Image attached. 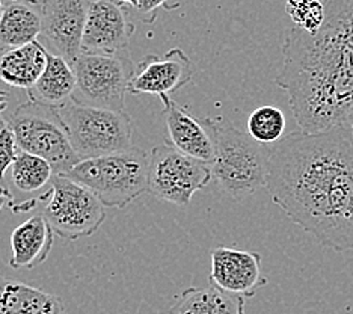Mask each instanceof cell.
<instances>
[{
    "instance_id": "6da1fadb",
    "label": "cell",
    "mask_w": 353,
    "mask_h": 314,
    "mask_svg": "<svg viewBox=\"0 0 353 314\" xmlns=\"http://www.w3.org/2000/svg\"><path fill=\"white\" fill-rule=\"evenodd\" d=\"M266 189L288 219L335 253L353 249L350 126L293 132L270 147Z\"/></svg>"
},
{
    "instance_id": "7a4b0ae2",
    "label": "cell",
    "mask_w": 353,
    "mask_h": 314,
    "mask_svg": "<svg viewBox=\"0 0 353 314\" xmlns=\"http://www.w3.org/2000/svg\"><path fill=\"white\" fill-rule=\"evenodd\" d=\"M325 21L316 34L285 32L275 84L288 97L305 133L349 126L353 115V0H323Z\"/></svg>"
},
{
    "instance_id": "3957f363",
    "label": "cell",
    "mask_w": 353,
    "mask_h": 314,
    "mask_svg": "<svg viewBox=\"0 0 353 314\" xmlns=\"http://www.w3.org/2000/svg\"><path fill=\"white\" fill-rule=\"evenodd\" d=\"M214 139L212 174L219 188L234 199L266 188L270 147L252 139L223 118H205Z\"/></svg>"
},
{
    "instance_id": "277c9868",
    "label": "cell",
    "mask_w": 353,
    "mask_h": 314,
    "mask_svg": "<svg viewBox=\"0 0 353 314\" xmlns=\"http://www.w3.org/2000/svg\"><path fill=\"white\" fill-rule=\"evenodd\" d=\"M150 155L138 147L80 160L68 179L91 190L104 207L125 208L148 192Z\"/></svg>"
},
{
    "instance_id": "5b68a950",
    "label": "cell",
    "mask_w": 353,
    "mask_h": 314,
    "mask_svg": "<svg viewBox=\"0 0 353 314\" xmlns=\"http://www.w3.org/2000/svg\"><path fill=\"white\" fill-rule=\"evenodd\" d=\"M6 121L20 151L47 160L54 175H67L80 162L56 108L29 100L15 108Z\"/></svg>"
},
{
    "instance_id": "8992f818",
    "label": "cell",
    "mask_w": 353,
    "mask_h": 314,
    "mask_svg": "<svg viewBox=\"0 0 353 314\" xmlns=\"http://www.w3.org/2000/svg\"><path fill=\"white\" fill-rule=\"evenodd\" d=\"M80 160L132 148L133 124L125 112L101 109L70 100L56 108Z\"/></svg>"
},
{
    "instance_id": "52a82bcc",
    "label": "cell",
    "mask_w": 353,
    "mask_h": 314,
    "mask_svg": "<svg viewBox=\"0 0 353 314\" xmlns=\"http://www.w3.org/2000/svg\"><path fill=\"white\" fill-rule=\"evenodd\" d=\"M76 91L73 99L85 106L124 112L128 84L134 66L125 52L114 55L82 52L73 62Z\"/></svg>"
},
{
    "instance_id": "ba28073f",
    "label": "cell",
    "mask_w": 353,
    "mask_h": 314,
    "mask_svg": "<svg viewBox=\"0 0 353 314\" xmlns=\"http://www.w3.org/2000/svg\"><path fill=\"white\" fill-rule=\"evenodd\" d=\"M49 198L44 217L54 235L65 240L92 236L106 219V207L82 184L67 175H54L50 190L41 197Z\"/></svg>"
},
{
    "instance_id": "9c48e42d",
    "label": "cell",
    "mask_w": 353,
    "mask_h": 314,
    "mask_svg": "<svg viewBox=\"0 0 353 314\" xmlns=\"http://www.w3.org/2000/svg\"><path fill=\"white\" fill-rule=\"evenodd\" d=\"M212 166L174 148L157 145L150 153L148 192L166 203L184 207L212 181Z\"/></svg>"
},
{
    "instance_id": "30bf717a",
    "label": "cell",
    "mask_w": 353,
    "mask_h": 314,
    "mask_svg": "<svg viewBox=\"0 0 353 314\" xmlns=\"http://www.w3.org/2000/svg\"><path fill=\"white\" fill-rule=\"evenodd\" d=\"M194 76V66L181 48L174 47L165 56L147 55L138 66L128 84V94L157 95L166 101L170 95L186 86Z\"/></svg>"
},
{
    "instance_id": "8fae6325",
    "label": "cell",
    "mask_w": 353,
    "mask_h": 314,
    "mask_svg": "<svg viewBox=\"0 0 353 314\" xmlns=\"http://www.w3.org/2000/svg\"><path fill=\"white\" fill-rule=\"evenodd\" d=\"M43 32L41 35L71 66L82 53V38L88 11L92 0H41Z\"/></svg>"
},
{
    "instance_id": "7c38bea8",
    "label": "cell",
    "mask_w": 353,
    "mask_h": 314,
    "mask_svg": "<svg viewBox=\"0 0 353 314\" xmlns=\"http://www.w3.org/2000/svg\"><path fill=\"white\" fill-rule=\"evenodd\" d=\"M261 262V255L255 251L227 246L214 248L208 281L223 292L248 300L268 284Z\"/></svg>"
},
{
    "instance_id": "4fadbf2b",
    "label": "cell",
    "mask_w": 353,
    "mask_h": 314,
    "mask_svg": "<svg viewBox=\"0 0 353 314\" xmlns=\"http://www.w3.org/2000/svg\"><path fill=\"white\" fill-rule=\"evenodd\" d=\"M124 8L114 0H92L85 23L82 52L114 55L125 52L134 34Z\"/></svg>"
},
{
    "instance_id": "5bb4252c",
    "label": "cell",
    "mask_w": 353,
    "mask_h": 314,
    "mask_svg": "<svg viewBox=\"0 0 353 314\" xmlns=\"http://www.w3.org/2000/svg\"><path fill=\"white\" fill-rule=\"evenodd\" d=\"M163 115L168 139L174 148L190 157L212 165L214 160V139L205 119H198L179 106L171 97L163 101Z\"/></svg>"
},
{
    "instance_id": "9a60e30c",
    "label": "cell",
    "mask_w": 353,
    "mask_h": 314,
    "mask_svg": "<svg viewBox=\"0 0 353 314\" xmlns=\"http://www.w3.org/2000/svg\"><path fill=\"white\" fill-rule=\"evenodd\" d=\"M43 32V3L39 0H10L0 17V46L3 50L37 41Z\"/></svg>"
},
{
    "instance_id": "2e32d148",
    "label": "cell",
    "mask_w": 353,
    "mask_h": 314,
    "mask_svg": "<svg viewBox=\"0 0 353 314\" xmlns=\"http://www.w3.org/2000/svg\"><path fill=\"white\" fill-rule=\"evenodd\" d=\"M54 233L43 215L29 217L20 224L11 235L12 269H32L49 257L53 246Z\"/></svg>"
},
{
    "instance_id": "e0dca14e",
    "label": "cell",
    "mask_w": 353,
    "mask_h": 314,
    "mask_svg": "<svg viewBox=\"0 0 353 314\" xmlns=\"http://www.w3.org/2000/svg\"><path fill=\"white\" fill-rule=\"evenodd\" d=\"M50 52L39 43L10 48L0 53V80L20 90H32L46 70Z\"/></svg>"
},
{
    "instance_id": "ac0fdd59",
    "label": "cell",
    "mask_w": 353,
    "mask_h": 314,
    "mask_svg": "<svg viewBox=\"0 0 353 314\" xmlns=\"http://www.w3.org/2000/svg\"><path fill=\"white\" fill-rule=\"evenodd\" d=\"M0 314H65L59 296L0 277Z\"/></svg>"
},
{
    "instance_id": "d6986e66",
    "label": "cell",
    "mask_w": 353,
    "mask_h": 314,
    "mask_svg": "<svg viewBox=\"0 0 353 314\" xmlns=\"http://www.w3.org/2000/svg\"><path fill=\"white\" fill-rule=\"evenodd\" d=\"M76 72L71 63L62 56L49 55L46 70L32 90L28 91L29 100L59 108L73 99L76 91Z\"/></svg>"
},
{
    "instance_id": "ffe728a7",
    "label": "cell",
    "mask_w": 353,
    "mask_h": 314,
    "mask_svg": "<svg viewBox=\"0 0 353 314\" xmlns=\"http://www.w3.org/2000/svg\"><path fill=\"white\" fill-rule=\"evenodd\" d=\"M170 314H245V297L223 292L219 287H192L184 290Z\"/></svg>"
},
{
    "instance_id": "44dd1931",
    "label": "cell",
    "mask_w": 353,
    "mask_h": 314,
    "mask_svg": "<svg viewBox=\"0 0 353 314\" xmlns=\"http://www.w3.org/2000/svg\"><path fill=\"white\" fill-rule=\"evenodd\" d=\"M12 181L20 192L34 193L52 183L54 173L52 165L30 153L20 151L11 166Z\"/></svg>"
},
{
    "instance_id": "7402d4cb",
    "label": "cell",
    "mask_w": 353,
    "mask_h": 314,
    "mask_svg": "<svg viewBox=\"0 0 353 314\" xmlns=\"http://www.w3.org/2000/svg\"><path fill=\"white\" fill-rule=\"evenodd\" d=\"M287 119L284 112L275 106L256 108L248 118V133L263 145H272L283 139Z\"/></svg>"
},
{
    "instance_id": "603a6c76",
    "label": "cell",
    "mask_w": 353,
    "mask_h": 314,
    "mask_svg": "<svg viewBox=\"0 0 353 314\" xmlns=\"http://www.w3.org/2000/svg\"><path fill=\"white\" fill-rule=\"evenodd\" d=\"M287 15L294 28L316 34L325 21V5L320 0H287Z\"/></svg>"
},
{
    "instance_id": "cb8c5ba5",
    "label": "cell",
    "mask_w": 353,
    "mask_h": 314,
    "mask_svg": "<svg viewBox=\"0 0 353 314\" xmlns=\"http://www.w3.org/2000/svg\"><path fill=\"white\" fill-rule=\"evenodd\" d=\"M3 112L5 109H0V192L10 193L5 183V174L17 159L20 148L10 124L3 118Z\"/></svg>"
},
{
    "instance_id": "d4e9b609",
    "label": "cell",
    "mask_w": 353,
    "mask_h": 314,
    "mask_svg": "<svg viewBox=\"0 0 353 314\" xmlns=\"http://www.w3.org/2000/svg\"><path fill=\"white\" fill-rule=\"evenodd\" d=\"M183 0H138V8L136 11L141 14L142 20L147 23H152L157 17V11L163 8L166 11L179 10Z\"/></svg>"
},
{
    "instance_id": "484cf974",
    "label": "cell",
    "mask_w": 353,
    "mask_h": 314,
    "mask_svg": "<svg viewBox=\"0 0 353 314\" xmlns=\"http://www.w3.org/2000/svg\"><path fill=\"white\" fill-rule=\"evenodd\" d=\"M6 206L14 207L12 206V195H11V193L0 192V210H2V208L6 207Z\"/></svg>"
},
{
    "instance_id": "4316f807",
    "label": "cell",
    "mask_w": 353,
    "mask_h": 314,
    "mask_svg": "<svg viewBox=\"0 0 353 314\" xmlns=\"http://www.w3.org/2000/svg\"><path fill=\"white\" fill-rule=\"evenodd\" d=\"M114 2L124 8V10L125 8H134V10L138 8V0H114Z\"/></svg>"
},
{
    "instance_id": "83f0119b",
    "label": "cell",
    "mask_w": 353,
    "mask_h": 314,
    "mask_svg": "<svg viewBox=\"0 0 353 314\" xmlns=\"http://www.w3.org/2000/svg\"><path fill=\"white\" fill-rule=\"evenodd\" d=\"M10 103V94L6 91H0V109H6Z\"/></svg>"
},
{
    "instance_id": "f1b7e54d",
    "label": "cell",
    "mask_w": 353,
    "mask_h": 314,
    "mask_svg": "<svg viewBox=\"0 0 353 314\" xmlns=\"http://www.w3.org/2000/svg\"><path fill=\"white\" fill-rule=\"evenodd\" d=\"M3 8H5V5L2 3V0H0V17H2V12H3Z\"/></svg>"
},
{
    "instance_id": "f546056e",
    "label": "cell",
    "mask_w": 353,
    "mask_h": 314,
    "mask_svg": "<svg viewBox=\"0 0 353 314\" xmlns=\"http://www.w3.org/2000/svg\"><path fill=\"white\" fill-rule=\"evenodd\" d=\"M349 126H350V128H352V133H353V115H352V118H350V123H349Z\"/></svg>"
},
{
    "instance_id": "4dcf8cb0",
    "label": "cell",
    "mask_w": 353,
    "mask_h": 314,
    "mask_svg": "<svg viewBox=\"0 0 353 314\" xmlns=\"http://www.w3.org/2000/svg\"><path fill=\"white\" fill-rule=\"evenodd\" d=\"M2 52H5V50L2 48V46H0V53H2Z\"/></svg>"
}]
</instances>
